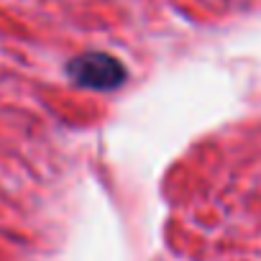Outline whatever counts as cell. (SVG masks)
Segmentation results:
<instances>
[{"instance_id": "cell-1", "label": "cell", "mask_w": 261, "mask_h": 261, "mask_svg": "<svg viewBox=\"0 0 261 261\" xmlns=\"http://www.w3.org/2000/svg\"><path fill=\"white\" fill-rule=\"evenodd\" d=\"M67 74L82 90H95V92L118 90L128 77L123 62L105 51H87V54L74 57L67 64Z\"/></svg>"}]
</instances>
